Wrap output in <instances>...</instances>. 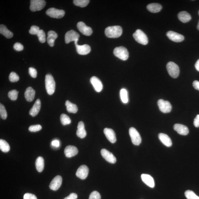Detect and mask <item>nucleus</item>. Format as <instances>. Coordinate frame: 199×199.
<instances>
[{
  "label": "nucleus",
  "mask_w": 199,
  "mask_h": 199,
  "mask_svg": "<svg viewBox=\"0 0 199 199\" xmlns=\"http://www.w3.org/2000/svg\"><path fill=\"white\" fill-rule=\"evenodd\" d=\"M122 33V30L120 26H115L107 27L105 33L107 37L110 38H116L120 37Z\"/></svg>",
  "instance_id": "f257e3e1"
},
{
  "label": "nucleus",
  "mask_w": 199,
  "mask_h": 199,
  "mask_svg": "<svg viewBox=\"0 0 199 199\" xmlns=\"http://www.w3.org/2000/svg\"><path fill=\"white\" fill-rule=\"evenodd\" d=\"M45 85L48 94L50 95L53 94L55 91V83L51 74H47L45 76Z\"/></svg>",
  "instance_id": "f03ea898"
},
{
  "label": "nucleus",
  "mask_w": 199,
  "mask_h": 199,
  "mask_svg": "<svg viewBox=\"0 0 199 199\" xmlns=\"http://www.w3.org/2000/svg\"><path fill=\"white\" fill-rule=\"evenodd\" d=\"M167 69L169 75L173 78L178 77L180 73V69L178 66L173 62H169L167 64Z\"/></svg>",
  "instance_id": "7ed1b4c3"
},
{
  "label": "nucleus",
  "mask_w": 199,
  "mask_h": 199,
  "mask_svg": "<svg viewBox=\"0 0 199 199\" xmlns=\"http://www.w3.org/2000/svg\"><path fill=\"white\" fill-rule=\"evenodd\" d=\"M114 54L116 57L123 61H126L129 57V53L125 47L121 46L115 48Z\"/></svg>",
  "instance_id": "20e7f679"
},
{
  "label": "nucleus",
  "mask_w": 199,
  "mask_h": 199,
  "mask_svg": "<svg viewBox=\"0 0 199 199\" xmlns=\"http://www.w3.org/2000/svg\"><path fill=\"white\" fill-rule=\"evenodd\" d=\"M135 40L138 43L146 45L148 43V39L145 34L141 30L138 29L133 35Z\"/></svg>",
  "instance_id": "39448f33"
},
{
  "label": "nucleus",
  "mask_w": 199,
  "mask_h": 199,
  "mask_svg": "<svg viewBox=\"0 0 199 199\" xmlns=\"http://www.w3.org/2000/svg\"><path fill=\"white\" fill-rule=\"evenodd\" d=\"M129 134L132 143L135 145H139L141 143L142 140L139 133L135 128H130L129 130Z\"/></svg>",
  "instance_id": "423d86ee"
},
{
  "label": "nucleus",
  "mask_w": 199,
  "mask_h": 199,
  "mask_svg": "<svg viewBox=\"0 0 199 199\" xmlns=\"http://www.w3.org/2000/svg\"><path fill=\"white\" fill-rule=\"evenodd\" d=\"M46 5V2L44 0H31V1L30 9L32 12L41 11Z\"/></svg>",
  "instance_id": "0eeeda50"
},
{
  "label": "nucleus",
  "mask_w": 199,
  "mask_h": 199,
  "mask_svg": "<svg viewBox=\"0 0 199 199\" xmlns=\"http://www.w3.org/2000/svg\"><path fill=\"white\" fill-rule=\"evenodd\" d=\"M46 13L50 17L57 19H61L65 15V12L62 10H59L52 7L48 9Z\"/></svg>",
  "instance_id": "6e6552de"
},
{
  "label": "nucleus",
  "mask_w": 199,
  "mask_h": 199,
  "mask_svg": "<svg viewBox=\"0 0 199 199\" xmlns=\"http://www.w3.org/2000/svg\"><path fill=\"white\" fill-rule=\"evenodd\" d=\"M158 105L160 111L163 113H169L171 111L172 106L168 101L160 99L158 102Z\"/></svg>",
  "instance_id": "1a4fd4ad"
},
{
  "label": "nucleus",
  "mask_w": 199,
  "mask_h": 199,
  "mask_svg": "<svg viewBox=\"0 0 199 199\" xmlns=\"http://www.w3.org/2000/svg\"><path fill=\"white\" fill-rule=\"evenodd\" d=\"M78 40H79L75 41L76 51L77 53L80 55H86L89 54L91 51V48L90 46L87 44H84V45H78Z\"/></svg>",
  "instance_id": "9d476101"
},
{
  "label": "nucleus",
  "mask_w": 199,
  "mask_h": 199,
  "mask_svg": "<svg viewBox=\"0 0 199 199\" xmlns=\"http://www.w3.org/2000/svg\"><path fill=\"white\" fill-rule=\"evenodd\" d=\"M166 35L169 39L177 43L182 42L184 39L183 36L172 31H168Z\"/></svg>",
  "instance_id": "9b49d317"
},
{
  "label": "nucleus",
  "mask_w": 199,
  "mask_h": 199,
  "mask_svg": "<svg viewBox=\"0 0 199 199\" xmlns=\"http://www.w3.org/2000/svg\"><path fill=\"white\" fill-rule=\"evenodd\" d=\"M79 34L73 30L68 31L65 35V41L66 44H68L72 41H75L79 40Z\"/></svg>",
  "instance_id": "f8f14e48"
},
{
  "label": "nucleus",
  "mask_w": 199,
  "mask_h": 199,
  "mask_svg": "<svg viewBox=\"0 0 199 199\" xmlns=\"http://www.w3.org/2000/svg\"><path fill=\"white\" fill-rule=\"evenodd\" d=\"M77 26L78 29L83 35L90 36L93 33L91 28L88 26L83 22H78Z\"/></svg>",
  "instance_id": "ddd939ff"
},
{
  "label": "nucleus",
  "mask_w": 199,
  "mask_h": 199,
  "mask_svg": "<svg viewBox=\"0 0 199 199\" xmlns=\"http://www.w3.org/2000/svg\"><path fill=\"white\" fill-rule=\"evenodd\" d=\"M88 172H89V169L88 167L85 165H83L78 168L76 174L78 178L84 180L87 178Z\"/></svg>",
  "instance_id": "4468645a"
},
{
  "label": "nucleus",
  "mask_w": 199,
  "mask_h": 199,
  "mask_svg": "<svg viewBox=\"0 0 199 199\" xmlns=\"http://www.w3.org/2000/svg\"><path fill=\"white\" fill-rule=\"evenodd\" d=\"M101 154L102 157L105 159L107 161L110 163H115L116 162V158L113 154L110 152L109 151L106 149H102Z\"/></svg>",
  "instance_id": "2eb2a0df"
},
{
  "label": "nucleus",
  "mask_w": 199,
  "mask_h": 199,
  "mask_svg": "<svg viewBox=\"0 0 199 199\" xmlns=\"http://www.w3.org/2000/svg\"><path fill=\"white\" fill-rule=\"evenodd\" d=\"M62 179L61 176H57L52 180L50 184L49 187L54 191L57 190L61 186Z\"/></svg>",
  "instance_id": "dca6fc26"
},
{
  "label": "nucleus",
  "mask_w": 199,
  "mask_h": 199,
  "mask_svg": "<svg viewBox=\"0 0 199 199\" xmlns=\"http://www.w3.org/2000/svg\"><path fill=\"white\" fill-rule=\"evenodd\" d=\"M104 134L109 141L113 144L116 141V139L115 132L111 129L105 128L104 130Z\"/></svg>",
  "instance_id": "f3484780"
},
{
  "label": "nucleus",
  "mask_w": 199,
  "mask_h": 199,
  "mask_svg": "<svg viewBox=\"0 0 199 199\" xmlns=\"http://www.w3.org/2000/svg\"><path fill=\"white\" fill-rule=\"evenodd\" d=\"M78 150L76 147L69 145L66 147L64 150V154L67 158H71L78 154Z\"/></svg>",
  "instance_id": "a211bd4d"
},
{
  "label": "nucleus",
  "mask_w": 199,
  "mask_h": 199,
  "mask_svg": "<svg viewBox=\"0 0 199 199\" xmlns=\"http://www.w3.org/2000/svg\"><path fill=\"white\" fill-rule=\"evenodd\" d=\"M90 82L93 86L94 89L97 92H101L103 86L100 80L96 76H93L90 80Z\"/></svg>",
  "instance_id": "6ab92c4d"
},
{
  "label": "nucleus",
  "mask_w": 199,
  "mask_h": 199,
  "mask_svg": "<svg viewBox=\"0 0 199 199\" xmlns=\"http://www.w3.org/2000/svg\"><path fill=\"white\" fill-rule=\"evenodd\" d=\"M174 129L178 134L182 135H186L189 133L188 128L183 125L177 124L173 126Z\"/></svg>",
  "instance_id": "aec40b11"
},
{
  "label": "nucleus",
  "mask_w": 199,
  "mask_h": 199,
  "mask_svg": "<svg viewBox=\"0 0 199 199\" xmlns=\"http://www.w3.org/2000/svg\"><path fill=\"white\" fill-rule=\"evenodd\" d=\"M141 178L142 181L145 183L146 185L150 187L151 188H154L155 185L154 178L151 176L147 174H142L141 175Z\"/></svg>",
  "instance_id": "412c9836"
},
{
  "label": "nucleus",
  "mask_w": 199,
  "mask_h": 199,
  "mask_svg": "<svg viewBox=\"0 0 199 199\" xmlns=\"http://www.w3.org/2000/svg\"><path fill=\"white\" fill-rule=\"evenodd\" d=\"M41 101L39 99L36 100L35 103L29 111V114L33 117L37 116L39 113L41 108Z\"/></svg>",
  "instance_id": "4be33fe9"
},
{
  "label": "nucleus",
  "mask_w": 199,
  "mask_h": 199,
  "mask_svg": "<svg viewBox=\"0 0 199 199\" xmlns=\"http://www.w3.org/2000/svg\"><path fill=\"white\" fill-rule=\"evenodd\" d=\"M159 138L164 145L169 147L171 146L172 142L169 136L166 134L160 133L158 135Z\"/></svg>",
  "instance_id": "5701e85b"
},
{
  "label": "nucleus",
  "mask_w": 199,
  "mask_h": 199,
  "mask_svg": "<svg viewBox=\"0 0 199 199\" xmlns=\"http://www.w3.org/2000/svg\"><path fill=\"white\" fill-rule=\"evenodd\" d=\"M76 135L78 137L80 138H85L87 135V133L84 129V124L82 121H80L78 123Z\"/></svg>",
  "instance_id": "b1692460"
},
{
  "label": "nucleus",
  "mask_w": 199,
  "mask_h": 199,
  "mask_svg": "<svg viewBox=\"0 0 199 199\" xmlns=\"http://www.w3.org/2000/svg\"><path fill=\"white\" fill-rule=\"evenodd\" d=\"M35 91L31 87L27 88L26 89L25 96L26 100L29 102L33 101L35 98Z\"/></svg>",
  "instance_id": "393cba45"
},
{
  "label": "nucleus",
  "mask_w": 199,
  "mask_h": 199,
  "mask_svg": "<svg viewBox=\"0 0 199 199\" xmlns=\"http://www.w3.org/2000/svg\"><path fill=\"white\" fill-rule=\"evenodd\" d=\"M178 17L179 21L183 23H187L192 19L190 14L186 11H182L179 13Z\"/></svg>",
  "instance_id": "a878e982"
},
{
  "label": "nucleus",
  "mask_w": 199,
  "mask_h": 199,
  "mask_svg": "<svg viewBox=\"0 0 199 199\" xmlns=\"http://www.w3.org/2000/svg\"><path fill=\"white\" fill-rule=\"evenodd\" d=\"M162 8V5L157 3H150L147 6V9L148 11L153 13H158L160 12Z\"/></svg>",
  "instance_id": "bb28decb"
},
{
  "label": "nucleus",
  "mask_w": 199,
  "mask_h": 199,
  "mask_svg": "<svg viewBox=\"0 0 199 199\" xmlns=\"http://www.w3.org/2000/svg\"><path fill=\"white\" fill-rule=\"evenodd\" d=\"M58 37V35L55 32L50 31L48 33L47 42L48 44L51 47H53L55 40Z\"/></svg>",
  "instance_id": "cd10ccee"
},
{
  "label": "nucleus",
  "mask_w": 199,
  "mask_h": 199,
  "mask_svg": "<svg viewBox=\"0 0 199 199\" xmlns=\"http://www.w3.org/2000/svg\"><path fill=\"white\" fill-rule=\"evenodd\" d=\"M0 33L7 39L12 37L13 36V33L9 31L5 26L2 25L0 26Z\"/></svg>",
  "instance_id": "c85d7f7f"
},
{
  "label": "nucleus",
  "mask_w": 199,
  "mask_h": 199,
  "mask_svg": "<svg viewBox=\"0 0 199 199\" xmlns=\"http://www.w3.org/2000/svg\"><path fill=\"white\" fill-rule=\"evenodd\" d=\"M65 105L67 111L69 113H76L77 112L78 108L76 104L67 100L65 102Z\"/></svg>",
  "instance_id": "c756f323"
},
{
  "label": "nucleus",
  "mask_w": 199,
  "mask_h": 199,
  "mask_svg": "<svg viewBox=\"0 0 199 199\" xmlns=\"http://www.w3.org/2000/svg\"><path fill=\"white\" fill-rule=\"evenodd\" d=\"M44 166V160L41 157H39L36 160V166L38 172H41L43 171Z\"/></svg>",
  "instance_id": "7c9ffc66"
},
{
  "label": "nucleus",
  "mask_w": 199,
  "mask_h": 199,
  "mask_svg": "<svg viewBox=\"0 0 199 199\" xmlns=\"http://www.w3.org/2000/svg\"><path fill=\"white\" fill-rule=\"evenodd\" d=\"M0 149L3 152H8L10 150V146L8 143L3 140H0Z\"/></svg>",
  "instance_id": "2f4dec72"
},
{
  "label": "nucleus",
  "mask_w": 199,
  "mask_h": 199,
  "mask_svg": "<svg viewBox=\"0 0 199 199\" xmlns=\"http://www.w3.org/2000/svg\"><path fill=\"white\" fill-rule=\"evenodd\" d=\"M120 94L122 102L124 103H127L128 102V98L127 90L125 88H122L120 90Z\"/></svg>",
  "instance_id": "473e14b6"
},
{
  "label": "nucleus",
  "mask_w": 199,
  "mask_h": 199,
  "mask_svg": "<svg viewBox=\"0 0 199 199\" xmlns=\"http://www.w3.org/2000/svg\"><path fill=\"white\" fill-rule=\"evenodd\" d=\"M89 2V0H74L73 2L76 6L84 7H86L88 5Z\"/></svg>",
  "instance_id": "72a5a7b5"
},
{
  "label": "nucleus",
  "mask_w": 199,
  "mask_h": 199,
  "mask_svg": "<svg viewBox=\"0 0 199 199\" xmlns=\"http://www.w3.org/2000/svg\"><path fill=\"white\" fill-rule=\"evenodd\" d=\"M60 120L64 126L69 124L71 123V120L69 116L65 114H62L60 116Z\"/></svg>",
  "instance_id": "f704fd0d"
},
{
  "label": "nucleus",
  "mask_w": 199,
  "mask_h": 199,
  "mask_svg": "<svg viewBox=\"0 0 199 199\" xmlns=\"http://www.w3.org/2000/svg\"><path fill=\"white\" fill-rule=\"evenodd\" d=\"M185 196L187 199H199V197L191 190H187L185 192Z\"/></svg>",
  "instance_id": "c9c22d12"
},
{
  "label": "nucleus",
  "mask_w": 199,
  "mask_h": 199,
  "mask_svg": "<svg viewBox=\"0 0 199 199\" xmlns=\"http://www.w3.org/2000/svg\"><path fill=\"white\" fill-rule=\"evenodd\" d=\"M18 93L19 92H17V90H13L9 92L8 96L11 100H16L17 99Z\"/></svg>",
  "instance_id": "e433bc0d"
},
{
  "label": "nucleus",
  "mask_w": 199,
  "mask_h": 199,
  "mask_svg": "<svg viewBox=\"0 0 199 199\" xmlns=\"http://www.w3.org/2000/svg\"><path fill=\"white\" fill-rule=\"evenodd\" d=\"M0 115L1 118L3 120H5L7 117V113L5 106L2 104H0Z\"/></svg>",
  "instance_id": "4c0bfd02"
},
{
  "label": "nucleus",
  "mask_w": 199,
  "mask_h": 199,
  "mask_svg": "<svg viewBox=\"0 0 199 199\" xmlns=\"http://www.w3.org/2000/svg\"><path fill=\"white\" fill-rule=\"evenodd\" d=\"M39 41L41 43H45L46 41L45 34L42 30H40L37 35Z\"/></svg>",
  "instance_id": "58836bf2"
},
{
  "label": "nucleus",
  "mask_w": 199,
  "mask_h": 199,
  "mask_svg": "<svg viewBox=\"0 0 199 199\" xmlns=\"http://www.w3.org/2000/svg\"><path fill=\"white\" fill-rule=\"evenodd\" d=\"M9 79L12 82H17L19 81V77L15 72H12L9 76Z\"/></svg>",
  "instance_id": "ea45409f"
},
{
  "label": "nucleus",
  "mask_w": 199,
  "mask_h": 199,
  "mask_svg": "<svg viewBox=\"0 0 199 199\" xmlns=\"http://www.w3.org/2000/svg\"><path fill=\"white\" fill-rule=\"evenodd\" d=\"M40 31V28L37 26H33L29 30V33L32 35H37Z\"/></svg>",
  "instance_id": "a19ab883"
},
{
  "label": "nucleus",
  "mask_w": 199,
  "mask_h": 199,
  "mask_svg": "<svg viewBox=\"0 0 199 199\" xmlns=\"http://www.w3.org/2000/svg\"><path fill=\"white\" fill-rule=\"evenodd\" d=\"M42 129V126L40 125H36L31 126H30L29 130L32 132H36L39 131Z\"/></svg>",
  "instance_id": "79ce46f5"
},
{
  "label": "nucleus",
  "mask_w": 199,
  "mask_h": 199,
  "mask_svg": "<svg viewBox=\"0 0 199 199\" xmlns=\"http://www.w3.org/2000/svg\"><path fill=\"white\" fill-rule=\"evenodd\" d=\"M101 198L99 193L97 191H94L90 194L89 199H100Z\"/></svg>",
  "instance_id": "37998d69"
},
{
  "label": "nucleus",
  "mask_w": 199,
  "mask_h": 199,
  "mask_svg": "<svg viewBox=\"0 0 199 199\" xmlns=\"http://www.w3.org/2000/svg\"><path fill=\"white\" fill-rule=\"evenodd\" d=\"M29 73L32 78H36L37 76V71L33 68L31 67L29 68Z\"/></svg>",
  "instance_id": "c03bdc74"
},
{
  "label": "nucleus",
  "mask_w": 199,
  "mask_h": 199,
  "mask_svg": "<svg viewBox=\"0 0 199 199\" xmlns=\"http://www.w3.org/2000/svg\"><path fill=\"white\" fill-rule=\"evenodd\" d=\"M13 48L16 51H21L23 50V46L21 43H17L14 44Z\"/></svg>",
  "instance_id": "a18cd8bd"
},
{
  "label": "nucleus",
  "mask_w": 199,
  "mask_h": 199,
  "mask_svg": "<svg viewBox=\"0 0 199 199\" xmlns=\"http://www.w3.org/2000/svg\"><path fill=\"white\" fill-rule=\"evenodd\" d=\"M23 199H37L35 195L31 193H26L24 195Z\"/></svg>",
  "instance_id": "49530a36"
},
{
  "label": "nucleus",
  "mask_w": 199,
  "mask_h": 199,
  "mask_svg": "<svg viewBox=\"0 0 199 199\" xmlns=\"http://www.w3.org/2000/svg\"><path fill=\"white\" fill-rule=\"evenodd\" d=\"M78 198L77 195L74 193H72L69 196L64 199H76Z\"/></svg>",
  "instance_id": "de8ad7c7"
},
{
  "label": "nucleus",
  "mask_w": 199,
  "mask_h": 199,
  "mask_svg": "<svg viewBox=\"0 0 199 199\" xmlns=\"http://www.w3.org/2000/svg\"><path fill=\"white\" fill-rule=\"evenodd\" d=\"M51 145L56 148L59 147L60 146V142L58 140H54L51 142Z\"/></svg>",
  "instance_id": "09e8293b"
},
{
  "label": "nucleus",
  "mask_w": 199,
  "mask_h": 199,
  "mask_svg": "<svg viewBox=\"0 0 199 199\" xmlns=\"http://www.w3.org/2000/svg\"><path fill=\"white\" fill-rule=\"evenodd\" d=\"M194 124L196 127L198 128L199 127V114L197 115L196 118H195Z\"/></svg>",
  "instance_id": "8fccbe9b"
},
{
  "label": "nucleus",
  "mask_w": 199,
  "mask_h": 199,
  "mask_svg": "<svg viewBox=\"0 0 199 199\" xmlns=\"http://www.w3.org/2000/svg\"><path fill=\"white\" fill-rule=\"evenodd\" d=\"M192 84L195 89L199 91V81L197 80H195L193 82Z\"/></svg>",
  "instance_id": "3c124183"
},
{
  "label": "nucleus",
  "mask_w": 199,
  "mask_h": 199,
  "mask_svg": "<svg viewBox=\"0 0 199 199\" xmlns=\"http://www.w3.org/2000/svg\"><path fill=\"white\" fill-rule=\"evenodd\" d=\"M195 68H196L197 71L199 72V59L196 62L195 65Z\"/></svg>",
  "instance_id": "603ef678"
},
{
  "label": "nucleus",
  "mask_w": 199,
  "mask_h": 199,
  "mask_svg": "<svg viewBox=\"0 0 199 199\" xmlns=\"http://www.w3.org/2000/svg\"><path fill=\"white\" fill-rule=\"evenodd\" d=\"M197 28L198 30V31H199V21H198L197 26Z\"/></svg>",
  "instance_id": "864d4df0"
},
{
  "label": "nucleus",
  "mask_w": 199,
  "mask_h": 199,
  "mask_svg": "<svg viewBox=\"0 0 199 199\" xmlns=\"http://www.w3.org/2000/svg\"></svg>",
  "instance_id": "5fc2aeb1"
}]
</instances>
